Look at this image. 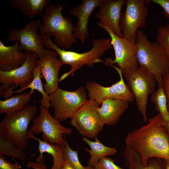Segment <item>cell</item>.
<instances>
[{"mask_svg":"<svg viewBox=\"0 0 169 169\" xmlns=\"http://www.w3.org/2000/svg\"><path fill=\"white\" fill-rule=\"evenodd\" d=\"M161 122L159 113L147 124L133 130L126 136V145L138 153L145 166L151 158L169 160V133Z\"/></svg>","mask_w":169,"mask_h":169,"instance_id":"obj_1","label":"cell"},{"mask_svg":"<svg viewBox=\"0 0 169 169\" xmlns=\"http://www.w3.org/2000/svg\"><path fill=\"white\" fill-rule=\"evenodd\" d=\"M40 34L43 46L48 50L51 49L54 51L59 56V59L63 65L68 64L70 66L69 70L64 74L59 79V83L68 76L73 75L76 70H80L84 65H88L92 68L95 63H105L100 58L112 47L110 38L93 39L91 40L93 47L90 50L83 53H78L62 49L52 42L50 37L45 34Z\"/></svg>","mask_w":169,"mask_h":169,"instance_id":"obj_2","label":"cell"},{"mask_svg":"<svg viewBox=\"0 0 169 169\" xmlns=\"http://www.w3.org/2000/svg\"><path fill=\"white\" fill-rule=\"evenodd\" d=\"M64 5L49 4L44 10L39 29L40 34L50 37L54 35L56 44L60 48L68 49L77 41L74 35L76 27L71 20L63 15Z\"/></svg>","mask_w":169,"mask_h":169,"instance_id":"obj_3","label":"cell"},{"mask_svg":"<svg viewBox=\"0 0 169 169\" xmlns=\"http://www.w3.org/2000/svg\"><path fill=\"white\" fill-rule=\"evenodd\" d=\"M138 66L147 70L159 83L169 70V59L156 42H151L143 32L138 29L136 42Z\"/></svg>","mask_w":169,"mask_h":169,"instance_id":"obj_4","label":"cell"},{"mask_svg":"<svg viewBox=\"0 0 169 169\" xmlns=\"http://www.w3.org/2000/svg\"><path fill=\"white\" fill-rule=\"evenodd\" d=\"M38 110L36 105H26L17 111L6 114L0 123V136L22 149L26 148L28 127Z\"/></svg>","mask_w":169,"mask_h":169,"instance_id":"obj_5","label":"cell"},{"mask_svg":"<svg viewBox=\"0 0 169 169\" xmlns=\"http://www.w3.org/2000/svg\"><path fill=\"white\" fill-rule=\"evenodd\" d=\"M121 71L135 99L138 110L146 122L148 97L154 92L156 82L155 78L151 73L139 66Z\"/></svg>","mask_w":169,"mask_h":169,"instance_id":"obj_6","label":"cell"},{"mask_svg":"<svg viewBox=\"0 0 169 169\" xmlns=\"http://www.w3.org/2000/svg\"><path fill=\"white\" fill-rule=\"evenodd\" d=\"M25 61L17 68L9 71L0 70V95L5 99L12 96V92L18 86L23 89L28 86L33 78V72L38 64V55L25 51Z\"/></svg>","mask_w":169,"mask_h":169,"instance_id":"obj_7","label":"cell"},{"mask_svg":"<svg viewBox=\"0 0 169 169\" xmlns=\"http://www.w3.org/2000/svg\"><path fill=\"white\" fill-rule=\"evenodd\" d=\"M49 101L54 110L53 117L61 122L71 119L78 109L87 100V91L80 86L73 91H69L59 87L49 95Z\"/></svg>","mask_w":169,"mask_h":169,"instance_id":"obj_8","label":"cell"},{"mask_svg":"<svg viewBox=\"0 0 169 169\" xmlns=\"http://www.w3.org/2000/svg\"><path fill=\"white\" fill-rule=\"evenodd\" d=\"M150 2L151 0H126L125 9L121 13L119 24L123 38L136 44L137 30L146 26L148 5Z\"/></svg>","mask_w":169,"mask_h":169,"instance_id":"obj_9","label":"cell"},{"mask_svg":"<svg viewBox=\"0 0 169 169\" xmlns=\"http://www.w3.org/2000/svg\"><path fill=\"white\" fill-rule=\"evenodd\" d=\"M39 114L33 120V126L29 130L34 135L42 133L43 141L65 147L67 140L63 137L64 134L69 135L72 129L62 125L58 120L50 114L48 109L40 105Z\"/></svg>","mask_w":169,"mask_h":169,"instance_id":"obj_10","label":"cell"},{"mask_svg":"<svg viewBox=\"0 0 169 169\" xmlns=\"http://www.w3.org/2000/svg\"><path fill=\"white\" fill-rule=\"evenodd\" d=\"M99 105L90 99L78 109L70 121L83 136L95 139L103 130L102 122L97 111Z\"/></svg>","mask_w":169,"mask_h":169,"instance_id":"obj_11","label":"cell"},{"mask_svg":"<svg viewBox=\"0 0 169 169\" xmlns=\"http://www.w3.org/2000/svg\"><path fill=\"white\" fill-rule=\"evenodd\" d=\"M96 24L105 30L110 35L111 39L110 43L115 52L114 59L106 58L105 63L110 66L117 64L121 70L138 66L136 44L118 37L109 27L99 22Z\"/></svg>","mask_w":169,"mask_h":169,"instance_id":"obj_12","label":"cell"},{"mask_svg":"<svg viewBox=\"0 0 169 169\" xmlns=\"http://www.w3.org/2000/svg\"><path fill=\"white\" fill-rule=\"evenodd\" d=\"M120 77V80L110 86L104 87L94 81H87L85 88L88 92L90 99L95 101L99 105L105 99H112L122 100L131 102L134 96L124 82L123 75L120 69L114 65Z\"/></svg>","mask_w":169,"mask_h":169,"instance_id":"obj_13","label":"cell"},{"mask_svg":"<svg viewBox=\"0 0 169 169\" xmlns=\"http://www.w3.org/2000/svg\"><path fill=\"white\" fill-rule=\"evenodd\" d=\"M42 23L41 19L39 18L27 23L22 29L13 28L10 30L6 39L10 43L19 41L20 50L35 53L38 58H41L48 52L42 44L40 35L37 33Z\"/></svg>","mask_w":169,"mask_h":169,"instance_id":"obj_14","label":"cell"},{"mask_svg":"<svg viewBox=\"0 0 169 169\" xmlns=\"http://www.w3.org/2000/svg\"><path fill=\"white\" fill-rule=\"evenodd\" d=\"M37 61L40 66L41 78L45 80L43 84L44 89L49 95L59 88L58 73L63 65L58 58V54L53 50H48L44 56L38 58Z\"/></svg>","mask_w":169,"mask_h":169,"instance_id":"obj_15","label":"cell"},{"mask_svg":"<svg viewBox=\"0 0 169 169\" xmlns=\"http://www.w3.org/2000/svg\"><path fill=\"white\" fill-rule=\"evenodd\" d=\"M126 0H103L95 17L99 22L109 27L118 37L123 38L119 26L121 9Z\"/></svg>","mask_w":169,"mask_h":169,"instance_id":"obj_16","label":"cell"},{"mask_svg":"<svg viewBox=\"0 0 169 169\" xmlns=\"http://www.w3.org/2000/svg\"><path fill=\"white\" fill-rule=\"evenodd\" d=\"M103 0H84L70 12L76 17L78 22L74 33L75 37L84 44L89 37L88 26L89 18L94 10L100 7Z\"/></svg>","mask_w":169,"mask_h":169,"instance_id":"obj_17","label":"cell"},{"mask_svg":"<svg viewBox=\"0 0 169 169\" xmlns=\"http://www.w3.org/2000/svg\"><path fill=\"white\" fill-rule=\"evenodd\" d=\"M129 102L112 99H106L102 102L97 111L101 120L104 125H116L123 113L129 107Z\"/></svg>","mask_w":169,"mask_h":169,"instance_id":"obj_18","label":"cell"},{"mask_svg":"<svg viewBox=\"0 0 169 169\" xmlns=\"http://www.w3.org/2000/svg\"><path fill=\"white\" fill-rule=\"evenodd\" d=\"M19 42L6 46L0 40V70L9 71L19 67L24 63L26 56L19 49Z\"/></svg>","mask_w":169,"mask_h":169,"instance_id":"obj_19","label":"cell"},{"mask_svg":"<svg viewBox=\"0 0 169 169\" xmlns=\"http://www.w3.org/2000/svg\"><path fill=\"white\" fill-rule=\"evenodd\" d=\"M34 135L29 129L28 130V139H34L38 142V149L40 155L36 158L37 162L43 163L44 156L43 154L47 153L50 154L53 158V164L51 169H62L65 162L63 156L64 147L56 144H50L37 138Z\"/></svg>","mask_w":169,"mask_h":169,"instance_id":"obj_20","label":"cell"},{"mask_svg":"<svg viewBox=\"0 0 169 169\" xmlns=\"http://www.w3.org/2000/svg\"><path fill=\"white\" fill-rule=\"evenodd\" d=\"M122 154L129 169H165L163 160L157 158L149 159L147 165L144 166L138 153L128 145H126Z\"/></svg>","mask_w":169,"mask_h":169,"instance_id":"obj_21","label":"cell"},{"mask_svg":"<svg viewBox=\"0 0 169 169\" xmlns=\"http://www.w3.org/2000/svg\"><path fill=\"white\" fill-rule=\"evenodd\" d=\"M49 0H9L11 6L19 10L30 19L36 15L42 17Z\"/></svg>","mask_w":169,"mask_h":169,"instance_id":"obj_22","label":"cell"},{"mask_svg":"<svg viewBox=\"0 0 169 169\" xmlns=\"http://www.w3.org/2000/svg\"><path fill=\"white\" fill-rule=\"evenodd\" d=\"M90 147L89 150L84 148L90 155V157L88 162V166H93L97 163L102 157L107 156L114 155L117 152L115 148L106 146L102 143L96 137L93 141L89 140L85 136L82 138Z\"/></svg>","mask_w":169,"mask_h":169,"instance_id":"obj_23","label":"cell"},{"mask_svg":"<svg viewBox=\"0 0 169 169\" xmlns=\"http://www.w3.org/2000/svg\"><path fill=\"white\" fill-rule=\"evenodd\" d=\"M34 90L15 95L3 100L0 101V113L7 114L17 111L26 105L30 100Z\"/></svg>","mask_w":169,"mask_h":169,"instance_id":"obj_24","label":"cell"},{"mask_svg":"<svg viewBox=\"0 0 169 169\" xmlns=\"http://www.w3.org/2000/svg\"><path fill=\"white\" fill-rule=\"evenodd\" d=\"M158 87L151 97V101L154 104L156 110L161 114L162 125L167 129L169 133V111L167 101L163 92L161 83H158Z\"/></svg>","mask_w":169,"mask_h":169,"instance_id":"obj_25","label":"cell"},{"mask_svg":"<svg viewBox=\"0 0 169 169\" xmlns=\"http://www.w3.org/2000/svg\"><path fill=\"white\" fill-rule=\"evenodd\" d=\"M33 79L28 86L23 89L13 91L12 94H13L14 93L20 94L28 88L31 89V90H37L41 94L42 96V99L39 101L38 102L40 104V105L43 106L49 109L50 107L49 95L45 91L43 84H42L40 69L39 64H38L34 69L33 72Z\"/></svg>","mask_w":169,"mask_h":169,"instance_id":"obj_26","label":"cell"},{"mask_svg":"<svg viewBox=\"0 0 169 169\" xmlns=\"http://www.w3.org/2000/svg\"><path fill=\"white\" fill-rule=\"evenodd\" d=\"M23 150L0 136V154L23 161L26 156Z\"/></svg>","mask_w":169,"mask_h":169,"instance_id":"obj_27","label":"cell"},{"mask_svg":"<svg viewBox=\"0 0 169 169\" xmlns=\"http://www.w3.org/2000/svg\"><path fill=\"white\" fill-rule=\"evenodd\" d=\"M63 156L65 161L69 164L74 169H95L93 166L88 165L84 166L79 159L78 151L73 150L66 141L64 147Z\"/></svg>","mask_w":169,"mask_h":169,"instance_id":"obj_28","label":"cell"},{"mask_svg":"<svg viewBox=\"0 0 169 169\" xmlns=\"http://www.w3.org/2000/svg\"><path fill=\"white\" fill-rule=\"evenodd\" d=\"M156 41L169 59V23L159 27L156 30Z\"/></svg>","mask_w":169,"mask_h":169,"instance_id":"obj_29","label":"cell"},{"mask_svg":"<svg viewBox=\"0 0 169 169\" xmlns=\"http://www.w3.org/2000/svg\"><path fill=\"white\" fill-rule=\"evenodd\" d=\"M95 169H124L116 165L112 158L105 156L93 166Z\"/></svg>","mask_w":169,"mask_h":169,"instance_id":"obj_30","label":"cell"},{"mask_svg":"<svg viewBox=\"0 0 169 169\" xmlns=\"http://www.w3.org/2000/svg\"><path fill=\"white\" fill-rule=\"evenodd\" d=\"M160 82L166 98L167 108L169 111V70L163 75Z\"/></svg>","mask_w":169,"mask_h":169,"instance_id":"obj_31","label":"cell"},{"mask_svg":"<svg viewBox=\"0 0 169 169\" xmlns=\"http://www.w3.org/2000/svg\"><path fill=\"white\" fill-rule=\"evenodd\" d=\"M4 155L0 154V169H20L22 166L17 162L13 164L6 160Z\"/></svg>","mask_w":169,"mask_h":169,"instance_id":"obj_32","label":"cell"},{"mask_svg":"<svg viewBox=\"0 0 169 169\" xmlns=\"http://www.w3.org/2000/svg\"><path fill=\"white\" fill-rule=\"evenodd\" d=\"M151 1L158 5L162 8L164 14L169 20V0H151Z\"/></svg>","mask_w":169,"mask_h":169,"instance_id":"obj_33","label":"cell"},{"mask_svg":"<svg viewBox=\"0 0 169 169\" xmlns=\"http://www.w3.org/2000/svg\"><path fill=\"white\" fill-rule=\"evenodd\" d=\"M27 168H32L34 169H47L46 166L43 163L32 161L28 162Z\"/></svg>","mask_w":169,"mask_h":169,"instance_id":"obj_34","label":"cell"},{"mask_svg":"<svg viewBox=\"0 0 169 169\" xmlns=\"http://www.w3.org/2000/svg\"><path fill=\"white\" fill-rule=\"evenodd\" d=\"M62 168L63 169H74L69 164L65 162Z\"/></svg>","mask_w":169,"mask_h":169,"instance_id":"obj_35","label":"cell"},{"mask_svg":"<svg viewBox=\"0 0 169 169\" xmlns=\"http://www.w3.org/2000/svg\"><path fill=\"white\" fill-rule=\"evenodd\" d=\"M163 160L165 169H169V160L166 159H163Z\"/></svg>","mask_w":169,"mask_h":169,"instance_id":"obj_36","label":"cell"},{"mask_svg":"<svg viewBox=\"0 0 169 169\" xmlns=\"http://www.w3.org/2000/svg\"><path fill=\"white\" fill-rule=\"evenodd\" d=\"M62 169H63V168H62Z\"/></svg>","mask_w":169,"mask_h":169,"instance_id":"obj_37","label":"cell"}]
</instances>
